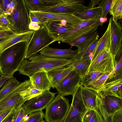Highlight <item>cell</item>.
<instances>
[{"mask_svg":"<svg viewBox=\"0 0 122 122\" xmlns=\"http://www.w3.org/2000/svg\"><path fill=\"white\" fill-rule=\"evenodd\" d=\"M110 26L109 23L105 33L97 42L91 59V62L93 61L99 53L104 48L107 46L110 47Z\"/></svg>","mask_w":122,"mask_h":122,"instance_id":"24","label":"cell"},{"mask_svg":"<svg viewBox=\"0 0 122 122\" xmlns=\"http://www.w3.org/2000/svg\"><path fill=\"white\" fill-rule=\"evenodd\" d=\"M111 44L110 51L115 58L122 46V27L120 24L111 16L109 19Z\"/></svg>","mask_w":122,"mask_h":122,"instance_id":"12","label":"cell"},{"mask_svg":"<svg viewBox=\"0 0 122 122\" xmlns=\"http://www.w3.org/2000/svg\"><path fill=\"white\" fill-rule=\"evenodd\" d=\"M50 35L58 41V38L67 32L74 27L70 24L64 25L60 22L47 21L46 20L42 23Z\"/></svg>","mask_w":122,"mask_h":122,"instance_id":"17","label":"cell"},{"mask_svg":"<svg viewBox=\"0 0 122 122\" xmlns=\"http://www.w3.org/2000/svg\"><path fill=\"white\" fill-rule=\"evenodd\" d=\"M12 77H7L0 75V88L4 84L5 82Z\"/></svg>","mask_w":122,"mask_h":122,"instance_id":"51","label":"cell"},{"mask_svg":"<svg viewBox=\"0 0 122 122\" xmlns=\"http://www.w3.org/2000/svg\"><path fill=\"white\" fill-rule=\"evenodd\" d=\"M5 30L2 28H1L0 26V31L2 30Z\"/></svg>","mask_w":122,"mask_h":122,"instance_id":"55","label":"cell"},{"mask_svg":"<svg viewBox=\"0 0 122 122\" xmlns=\"http://www.w3.org/2000/svg\"><path fill=\"white\" fill-rule=\"evenodd\" d=\"M28 13L30 11H38L45 6L40 0H24Z\"/></svg>","mask_w":122,"mask_h":122,"instance_id":"35","label":"cell"},{"mask_svg":"<svg viewBox=\"0 0 122 122\" xmlns=\"http://www.w3.org/2000/svg\"><path fill=\"white\" fill-rule=\"evenodd\" d=\"M72 102L63 122H82L87 110L83 103L80 85L72 96Z\"/></svg>","mask_w":122,"mask_h":122,"instance_id":"8","label":"cell"},{"mask_svg":"<svg viewBox=\"0 0 122 122\" xmlns=\"http://www.w3.org/2000/svg\"><path fill=\"white\" fill-rule=\"evenodd\" d=\"M101 0H91L89 3L88 7L90 8H92L96 7L97 4H99Z\"/></svg>","mask_w":122,"mask_h":122,"instance_id":"50","label":"cell"},{"mask_svg":"<svg viewBox=\"0 0 122 122\" xmlns=\"http://www.w3.org/2000/svg\"><path fill=\"white\" fill-rule=\"evenodd\" d=\"M12 0H0V7L4 13Z\"/></svg>","mask_w":122,"mask_h":122,"instance_id":"45","label":"cell"},{"mask_svg":"<svg viewBox=\"0 0 122 122\" xmlns=\"http://www.w3.org/2000/svg\"><path fill=\"white\" fill-rule=\"evenodd\" d=\"M112 122H122V110L111 115Z\"/></svg>","mask_w":122,"mask_h":122,"instance_id":"42","label":"cell"},{"mask_svg":"<svg viewBox=\"0 0 122 122\" xmlns=\"http://www.w3.org/2000/svg\"><path fill=\"white\" fill-rule=\"evenodd\" d=\"M110 48V47H106L99 53L93 61L91 62L86 74L91 73L101 60L112 55Z\"/></svg>","mask_w":122,"mask_h":122,"instance_id":"28","label":"cell"},{"mask_svg":"<svg viewBox=\"0 0 122 122\" xmlns=\"http://www.w3.org/2000/svg\"><path fill=\"white\" fill-rule=\"evenodd\" d=\"M97 110L102 122H112L111 115L109 116L107 113L102 105V99L101 97L99 99Z\"/></svg>","mask_w":122,"mask_h":122,"instance_id":"37","label":"cell"},{"mask_svg":"<svg viewBox=\"0 0 122 122\" xmlns=\"http://www.w3.org/2000/svg\"><path fill=\"white\" fill-rule=\"evenodd\" d=\"M75 59L56 58L47 56L40 54H34L24 60L18 71L19 74L30 77L35 73L44 71L47 72L53 69L67 66Z\"/></svg>","mask_w":122,"mask_h":122,"instance_id":"1","label":"cell"},{"mask_svg":"<svg viewBox=\"0 0 122 122\" xmlns=\"http://www.w3.org/2000/svg\"><path fill=\"white\" fill-rule=\"evenodd\" d=\"M81 78L74 71L59 82L55 88L58 94L64 96H73L80 85Z\"/></svg>","mask_w":122,"mask_h":122,"instance_id":"11","label":"cell"},{"mask_svg":"<svg viewBox=\"0 0 122 122\" xmlns=\"http://www.w3.org/2000/svg\"><path fill=\"white\" fill-rule=\"evenodd\" d=\"M82 122H102L98 111L91 110L87 111L84 115Z\"/></svg>","mask_w":122,"mask_h":122,"instance_id":"32","label":"cell"},{"mask_svg":"<svg viewBox=\"0 0 122 122\" xmlns=\"http://www.w3.org/2000/svg\"><path fill=\"white\" fill-rule=\"evenodd\" d=\"M99 36L97 35L91 43L83 52L77 53L75 59H84L89 58L91 54L92 56L96 47Z\"/></svg>","mask_w":122,"mask_h":122,"instance_id":"31","label":"cell"},{"mask_svg":"<svg viewBox=\"0 0 122 122\" xmlns=\"http://www.w3.org/2000/svg\"><path fill=\"white\" fill-rule=\"evenodd\" d=\"M57 93L46 91L26 101L22 106L26 116L45 108L55 97Z\"/></svg>","mask_w":122,"mask_h":122,"instance_id":"9","label":"cell"},{"mask_svg":"<svg viewBox=\"0 0 122 122\" xmlns=\"http://www.w3.org/2000/svg\"><path fill=\"white\" fill-rule=\"evenodd\" d=\"M28 43L22 41L10 47L0 55V75L12 77L25 58Z\"/></svg>","mask_w":122,"mask_h":122,"instance_id":"2","label":"cell"},{"mask_svg":"<svg viewBox=\"0 0 122 122\" xmlns=\"http://www.w3.org/2000/svg\"><path fill=\"white\" fill-rule=\"evenodd\" d=\"M7 15L5 13L0 16V26L5 30H10V24Z\"/></svg>","mask_w":122,"mask_h":122,"instance_id":"40","label":"cell"},{"mask_svg":"<svg viewBox=\"0 0 122 122\" xmlns=\"http://www.w3.org/2000/svg\"><path fill=\"white\" fill-rule=\"evenodd\" d=\"M30 11L36 16L46 18L47 20L60 22L65 21L68 24L74 26L83 21L73 14L38 11Z\"/></svg>","mask_w":122,"mask_h":122,"instance_id":"13","label":"cell"},{"mask_svg":"<svg viewBox=\"0 0 122 122\" xmlns=\"http://www.w3.org/2000/svg\"><path fill=\"white\" fill-rule=\"evenodd\" d=\"M41 26L37 22L30 21L29 25V28L30 30L36 31L40 28Z\"/></svg>","mask_w":122,"mask_h":122,"instance_id":"48","label":"cell"},{"mask_svg":"<svg viewBox=\"0 0 122 122\" xmlns=\"http://www.w3.org/2000/svg\"><path fill=\"white\" fill-rule=\"evenodd\" d=\"M122 58L117 63L113 70L107 78L106 82L110 80L122 79Z\"/></svg>","mask_w":122,"mask_h":122,"instance_id":"33","label":"cell"},{"mask_svg":"<svg viewBox=\"0 0 122 122\" xmlns=\"http://www.w3.org/2000/svg\"><path fill=\"white\" fill-rule=\"evenodd\" d=\"M72 47L67 49L55 48L49 46L46 47L40 52L43 55L56 58L75 59L76 56L78 53L77 50L73 51Z\"/></svg>","mask_w":122,"mask_h":122,"instance_id":"16","label":"cell"},{"mask_svg":"<svg viewBox=\"0 0 122 122\" xmlns=\"http://www.w3.org/2000/svg\"><path fill=\"white\" fill-rule=\"evenodd\" d=\"M113 0H102L98 4V7L101 8V12L99 18H105L109 12Z\"/></svg>","mask_w":122,"mask_h":122,"instance_id":"36","label":"cell"},{"mask_svg":"<svg viewBox=\"0 0 122 122\" xmlns=\"http://www.w3.org/2000/svg\"><path fill=\"white\" fill-rule=\"evenodd\" d=\"M7 16L10 30L14 33L18 34L30 30L29 25L30 20L24 0H18L13 12Z\"/></svg>","mask_w":122,"mask_h":122,"instance_id":"4","label":"cell"},{"mask_svg":"<svg viewBox=\"0 0 122 122\" xmlns=\"http://www.w3.org/2000/svg\"><path fill=\"white\" fill-rule=\"evenodd\" d=\"M103 73L99 72H93L86 74L81 78L80 85L86 87L87 85L100 77Z\"/></svg>","mask_w":122,"mask_h":122,"instance_id":"34","label":"cell"},{"mask_svg":"<svg viewBox=\"0 0 122 122\" xmlns=\"http://www.w3.org/2000/svg\"><path fill=\"white\" fill-rule=\"evenodd\" d=\"M16 34L10 30H4L0 31V38L12 36Z\"/></svg>","mask_w":122,"mask_h":122,"instance_id":"47","label":"cell"},{"mask_svg":"<svg viewBox=\"0 0 122 122\" xmlns=\"http://www.w3.org/2000/svg\"><path fill=\"white\" fill-rule=\"evenodd\" d=\"M56 41V40L51 36L44 26H41L39 29L34 31L28 44L24 59L29 58Z\"/></svg>","mask_w":122,"mask_h":122,"instance_id":"5","label":"cell"},{"mask_svg":"<svg viewBox=\"0 0 122 122\" xmlns=\"http://www.w3.org/2000/svg\"><path fill=\"white\" fill-rule=\"evenodd\" d=\"M111 73H103L100 77L88 84L86 87L93 90L99 94L100 90Z\"/></svg>","mask_w":122,"mask_h":122,"instance_id":"30","label":"cell"},{"mask_svg":"<svg viewBox=\"0 0 122 122\" xmlns=\"http://www.w3.org/2000/svg\"><path fill=\"white\" fill-rule=\"evenodd\" d=\"M46 6H50L54 5L59 2L61 0H40Z\"/></svg>","mask_w":122,"mask_h":122,"instance_id":"46","label":"cell"},{"mask_svg":"<svg viewBox=\"0 0 122 122\" xmlns=\"http://www.w3.org/2000/svg\"><path fill=\"white\" fill-rule=\"evenodd\" d=\"M100 25L99 18L83 20L74 26L69 31L60 36L58 41L69 44L83 35L96 31Z\"/></svg>","mask_w":122,"mask_h":122,"instance_id":"6","label":"cell"},{"mask_svg":"<svg viewBox=\"0 0 122 122\" xmlns=\"http://www.w3.org/2000/svg\"><path fill=\"white\" fill-rule=\"evenodd\" d=\"M110 14L112 15V18L117 21L121 20L122 17V0H113L110 11Z\"/></svg>","mask_w":122,"mask_h":122,"instance_id":"29","label":"cell"},{"mask_svg":"<svg viewBox=\"0 0 122 122\" xmlns=\"http://www.w3.org/2000/svg\"><path fill=\"white\" fill-rule=\"evenodd\" d=\"M74 69L73 66L70 64L66 67L54 69L47 72L51 87L55 88L57 84L74 70Z\"/></svg>","mask_w":122,"mask_h":122,"instance_id":"19","label":"cell"},{"mask_svg":"<svg viewBox=\"0 0 122 122\" xmlns=\"http://www.w3.org/2000/svg\"><path fill=\"white\" fill-rule=\"evenodd\" d=\"M20 83L13 76L7 80L0 90V99L17 86Z\"/></svg>","mask_w":122,"mask_h":122,"instance_id":"27","label":"cell"},{"mask_svg":"<svg viewBox=\"0 0 122 122\" xmlns=\"http://www.w3.org/2000/svg\"><path fill=\"white\" fill-rule=\"evenodd\" d=\"M84 2L83 0H61L54 5L45 6L38 11L74 14L90 9L83 4Z\"/></svg>","mask_w":122,"mask_h":122,"instance_id":"7","label":"cell"},{"mask_svg":"<svg viewBox=\"0 0 122 122\" xmlns=\"http://www.w3.org/2000/svg\"><path fill=\"white\" fill-rule=\"evenodd\" d=\"M101 11V8L97 7L77 13L74 15L82 20H84L99 18Z\"/></svg>","mask_w":122,"mask_h":122,"instance_id":"26","label":"cell"},{"mask_svg":"<svg viewBox=\"0 0 122 122\" xmlns=\"http://www.w3.org/2000/svg\"><path fill=\"white\" fill-rule=\"evenodd\" d=\"M17 109L14 110L2 122H12L14 116L15 112Z\"/></svg>","mask_w":122,"mask_h":122,"instance_id":"49","label":"cell"},{"mask_svg":"<svg viewBox=\"0 0 122 122\" xmlns=\"http://www.w3.org/2000/svg\"><path fill=\"white\" fill-rule=\"evenodd\" d=\"M25 116H26L25 110L21 107L15 111L12 122H23Z\"/></svg>","mask_w":122,"mask_h":122,"instance_id":"39","label":"cell"},{"mask_svg":"<svg viewBox=\"0 0 122 122\" xmlns=\"http://www.w3.org/2000/svg\"><path fill=\"white\" fill-rule=\"evenodd\" d=\"M122 79L105 82L100 90L99 94L102 98L107 96L122 98Z\"/></svg>","mask_w":122,"mask_h":122,"instance_id":"15","label":"cell"},{"mask_svg":"<svg viewBox=\"0 0 122 122\" xmlns=\"http://www.w3.org/2000/svg\"><path fill=\"white\" fill-rule=\"evenodd\" d=\"M18 0H12L8 6L5 13L7 15H10L14 10L18 2Z\"/></svg>","mask_w":122,"mask_h":122,"instance_id":"43","label":"cell"},{"mask_svg":"<svg viewBox=\"0 0 122 122\" xmlns=\"http://www.w3.org/2000/svg\"><path fill=\"white\" fill-rule=\"evenodd\" d=\"M81 86L82 100L87 111L97 110L98 100L100 97L99 94L93 90L81 85Z\"/></svg>","mask_w":122,"mask_h":122,"instance_id":"18","label":"cell"},{"mask_svg":"<svg viewBox=\"0 0 122 122\" xmlns=\"http://www.w3.org/2000/svg\"><path fill=\"white\" fill-rule=\"evenodd\" d=\"M102 99V105L109 116L122 110V98L107 96Z\"/></svg>","mask_w":122,"mask_h":122,"instance_id":"21","label":"cell"},{"mask_svg":"<svg viewBox=\"0 0 122 122\" xmlns=\"http://www.w3.org/2000/svg\"><path fill=\"white\" fill-rule=\"evenodd\" d=\"M5 13L0 7V16Z\"/></svg>","mask_w":122,"mask_h":122,"instance_id":"54","label":"cell"},{"mask_svg":"<svg viewBox=\"0 0 122 122\" xmlns=\"http://www.w3.org/2000/svg\"><path fill=\"white\" fill-rule=\"evenodd\" d=\"M122 58V47L120 48L118 52L115 57V59L116 63Z\"/></svg>","mask_w":122,"mask_h":122,"instance_id":"52","label":"cell"},{"mask_svg":"<svg viewBox=\"0 0 122 122\" xmlns=\"http://www.w3.org/2000/svg\"><path fill=\"white\" fill-rule=\"evenodd\" d=\"M15 109H16L15 108L8 109L0 113V122H2Z\"/></svg>","mask_w":122,"mask_h":122,"instance_id":"44","label":"cell"},{"mask_svg":"<svg viewBox=\"0 0 122 122\" xmlns=\"http://www.w3.org/2000/svg\"><path fill=\"white\" fill-rule=\"evenodd\" d=\"M70 107L69 100L58 94L45 108L44 118L46 122H63Z\"/></svg>","mask_w":122,"mask_h":122,"instance_id":"3","label":"cell"},{"mask_svg":"<svg viewBox=\"0 0 122 122\" xmlns=\"http://www.w3.org/2000/svg\"><path fill=\"white\" fill-rule=\"evenodd\" d=\"M98 34L97 30L90 32L81 36L68 44L71 47H77L78 53H80L87 48Z\"/></svg>","mask_w":122,"mask_h":122,"instance_id":"22","label":"cell"},{"mask_svg":"<svg viewBox=\"0 0 122 122\" xmlns=\"http://www.w3.org/2000/svg\"><path fill=\"white\" fill-rule=\"evenodd\" d=\"M29 77L36 89L42 92L50 91L51 87L46 71L36 72Z\"/></svg>","mask_w":122,"mask_h":122,"instance_id":"20","label":"cell"},{"mask_svg":"<svg viewBox=\"0 0 122 122\" xmlns=\"http://www.w3.org/2000/svg\"><path fill=\"white\" fill-rule=\"evenodd\" d=\"M115 58L112 55L101 60L91 73L99 72L103 73H110L116 64Z\"/></svg>","mask_w":122,"mask_h":122,"instance_id":"23","label":"cell"},{"mask_svg":"<svg viewBox=\"0 0 122 122\" xmlns=\"http://www.w3.org/2000/svg\"><path fill=\"white\" fill-rule=\"evenodd\" d=\"M39 122H45V121L43 120H41V121H40Z\"/></svg>","mask_w":122,"mask_h":122,"instance_id":"56","label":"cell"},{"mask_svg":"<svg viewBox=\"0 0 122 122\" xmlns=\"http://www.w3.org/2000/svg\"><path fill=\"white\" fill-rule=\"evenodd\" d=\"M34 31L30 30L26 32L0 38V55L6 49L19 42L26 41L29 43Z\"/></svg>","mask_w":122,"mask_h":122,"instance_id":"14","label":"cell"},{"mask_svg":"<svg viewBox=\"0 0 122 122\" xmlns=\"http://www.w3.org/2000/svg\"><path fill=\"white\" fill-rule=\"evenodd\" d=\"M44 115L42 111L35 112L29 114L27 119L23 122H39L43 120Z\"/></svg>","mask_w":122,"mask_h":122,"instance_id":"38","label":"cell"},{"mask_svg":"<svg viewBox=\"0 0 122 122\" xmlns=\"http://www.w3.org/2000/svg\"><path fill=\"white\" fill-rule=\"evenodd\" d=\"M99 20L100 22V25H102L103 23L106 21L107 20V18L106 17L105 18H99Z\"/></svg>","mask_w":122,"mask_h":122,"instance_id":"53","label":"cell"},{"mask_svg":"<svg viewBox=\"0 0 122 122\" xmlns=\"http://www.w3.org/2000/svg\"><path fill=\"white\" fill-rule=\"evenodd\" d=\"M28 13L30 21L37 22L41 26L43 25L42 23L46 21V18L36 16L31 11Z\"/></svg>","mask_w":122,"mask_h":122,"instance_id":"41","label":"cell"},{"mask_svg":"<svg viewBox=\"0 0 122 122\" xmlns=\"http://www.w3.org/2000/svg\"><path fill=\"white\" fill-rule=\"evenodd\" d=\"M91 63L90 58L75 59L71 64L74 68V70L81 78L87 73Z\"/></svg>","mask_w":122,"mask_h":122,"instance_id":"25","label":"cell"},{"mask_svg":"<svg viewBox=\"0 0 122 122\" xmlns=\"http://www.w3.org/2000/svg\"><path fill=\"white\" fill-rule=\"evenodd\" d=\"M21 82L16 87L0 99V113L7 110L20 108L25 102L22 95V89Z\"/></svg>","mask_w":122,"mask_h":122,"instance_id":"10","label":"cell"}]
</instances>
